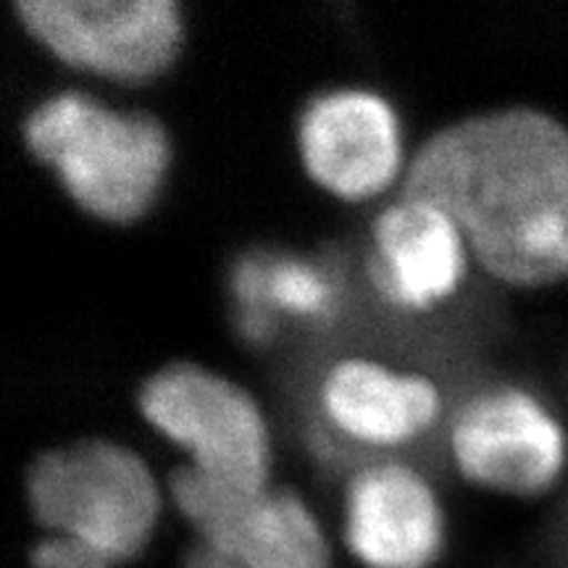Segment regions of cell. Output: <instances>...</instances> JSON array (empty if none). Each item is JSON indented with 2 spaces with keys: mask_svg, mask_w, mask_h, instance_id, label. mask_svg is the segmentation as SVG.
Returning a JSON list of instances; mask_svg holds the SVG:
<instances>
[{
  "mask_svg": "<svg viewBox=\"0 0 568 568\" xmlns=\"http://www.w3.org/2000/svg\"><path fill=\"white\" fill-rule=\"evenodd\" d=\"M400 190L450 216L497 280L568 274V130L548 113L518 105L443 126L414 153Z\"/></svg>",
  "mask_w": 568,
  "mask_h": 568,
  "instance_id": "obj_1",
  "label": "cell"
},
{
  "mask_svg": "<svg viewBox=\"0 0 568 568\" xmlns=\"http://www.w3.org/2000/svg\"><path fill=\"white\" fill-rule=\"evenodd\" d=\"M21 132L69 195L105 222H134L151 209L169 166L166 130L153 113L113 111L84 92L34 105Z\"/></svg>",
  "mask_w": 568,
  "mask_h": 568,
  "instance_id": "obj_2",
  "label": "cell"
},
{
  "mask_svg": "<svg viewBox=\"0 0 568 568\" xmlns=\"http://www.w3.org/2000/svg\"><path fill=\"white\" fill-rule=\"evenodd\" d=\"M24 487L42 529L82 539L113 566L140 556L161 510L145 460L111 439H80L38 453Z\"/></svg>",
  "mask_w": 568,
  "mask_h": 568,
  "instance_id": "obj_3",
  "label": "cell"
},
{
  "mask_svg": "<svg viewBox=\"0 0 568 568\" xmlns=\"http://www.w3.org/2000/svg\"><path fill=\"white\" fill-rule=\"evenodd\" d=\"M142 416L187 447L190 466L232 493H261L268 479L264 416L243 387L211 368L176 361L153 372L138 393Z\"/></svg>",
  "mask_w": 568,
  "mask_h": 568,
  "instance_id": "obj_4",
  "label": "cell"
},
{
  "mask_svg": "<svg viewBox=\"0 0 568 568\" xmlns=\"http://www.w3.org/2000/svg\"><path fill=\"white\" fill-rule=\"evenodd\" d=\"M21 24L71 67L148 80L182 40L174 0H17Z\"/></svg>",
  "mask_w": 568,
  "mask_h": 568,
  "instance_id": "obj_5",
  "label": "cell"
},
{
  "mask_svg": "<svg viewBox=\"0 0 568 568\" xmlns=\"http://www.w3.org/2000/svg\"><path fill=\"white\" fill-rule=\"evenodd\" d=\"M169 493L201 542L243 568H332L322 527L290 489L232 493L193 466H176Z\"/></svg>",
  "mask_w": 568,
  "mask_h": 568,
  "instance_id": "obj_6",
  "label": "cell"
},
{
  "mask_svg": "<svg viewBox=\"0 0 568 568\" xmlns=\"http://www.w3.org/2000/svg\"><path fill=\"white\" fill-rule=\"evenodd\" d=\"M460 474L481 487L537 495L566 460V437L535 395L516 387L487 389L466 403L450 426Z\"/></svg>",
  "mask_w": 568,
  "mask_h": 568,
  "instance_id": "obj_7",
  "label": "cell"
},
{
  "mask_svg": "<svg viewBox=\"0 0 568 568\" xmlns=\"http://www.w3.org/2000/svg\"><path fill=\"white\" fill-rule=\"evenodd\" d=\"M297 145L308 174L343 197L374 195L400 163L397 119L385 98L368 90H329L305 105Z\"/></svg>",
  "mask_w": 568,
  "mask_h": 568,
  "instance_id": "obj_8",
  "label": "cell"
},
{
  "mask_svg": "<svg viewBox=\"0 0 568 568\" xmlns=\"http://www.w3.org/2000/svg\"><path fill=\"white\" fill-rule=\"evenodd\" d=\"M345 539L368 568H429L443 550L437 497L403 464L361 468L347 487Z\"/></svg>",
  "mask_w": 568,
  "mask_h": 568,
  "instance_id": "obj_9",
  "label": "cell"
},
{
  "mask_svg": "<svg viewBox=\"0 0 568 568\" xmlns=\"http://www.w3.org/2000/svg\"><path fill=\"white\" fill-rule=\"evenodd\" d=\"M376 253L368 274L382 295L397 305H424L450 295L464 274V234L432 203L400 201L374 222Z\"/></svg>",
  "mask_w": 568,
  "mask_h": 568,
  "instance_id": "obj_10",
  "label": "cell"
},
{
  "mask_svg": "<svg viewBox=\"0 0 568 568\" xmlns=\"http://www.w3.org/2000/svg\"><path fill=\"white\" fill-rule=\"evenodd\" d=\"M322 403L345 435L361 443L393 445L435 422L439 395L424 376L347 358L326 372Z\"/></svg>",
  "mask_w": 568,
  "mask_h": 568,
  "instance_id": "obj_11",
  "label": "cell"
},
{
  "mask_svg": "<svg viewBox=\"0 0 568 568\" xmlns=\"http://www.w3.org/2000/svg\"><path fill=\"white\" fill-rule=\"evenodd\" d=\"M237 293L247 303H258V297L295 311V314L318 316L329 308L332 290L314 266L301 261H276L272 266H258L247 261L237 268Z\"/></svg>",
  "mask_w": 568,
  "mask_h": 568,
  "instance_id": "obj_12",
  "label": "cell"
},
{
  "mask_svg": "<svg viewBox=\"0 0 568 568\" xmlns=\"http://www.w3.org/2000/svg\"><path fill=\"white\" fill-rule=\"evenodd\" d=\"M32 568H113L103 552L74 537L51 535L40 539L30 552Z\"/></svg>",
  "mask_w": 568,
  "mask_h": 568,
  "instance_id": "obj_13",
  "label": "cell"
},
{
  "mask_svg": "<svg viewBox=\"0 0 568 568\" xmlns=\"http://www.w3.org/2000/svg\"><path fill=\"white\" fill-rule=\"evenodd\" d=\"M184 568H243L237 560H232L224 552H219L211 545H205L197 539V542L190 548L187 558H184Z\"/></svg>",
  "mask_w": 568,
  "mask_h": 568,
  "instance_id": "obj_14",
  "label": "cell"
}]
</instances>
